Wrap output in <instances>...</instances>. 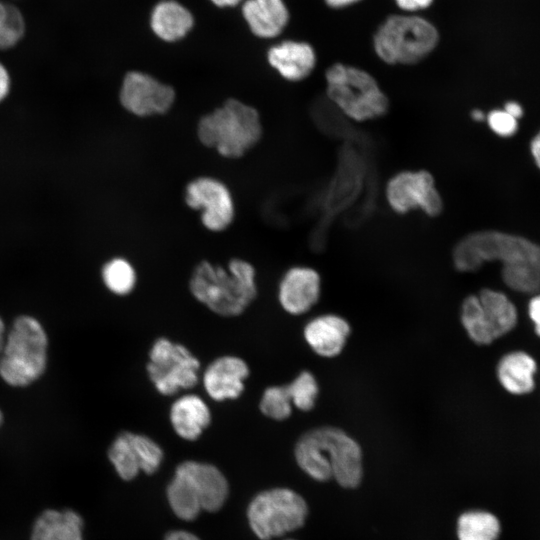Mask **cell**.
<instances>
[{"label": "cell", "mask_w": 540, "mask_h": 540, "mask_svg": "<svg viewBox=\"0 0 540 540\" xmlns=\"http://www.w3.org/2000/svg\"><path fill=\"white\" fill-rule=\"evenodd\" d=\"M499 261L502 279L512 290L536 293L540 290V246L517 235L496 231H475L461 238L452 250V262L459 272H474L484 263Z\"/></svg>", "instance_id": "cell-1"}, {"label": "cell", "mask_w": 540, "mask_h": 540, "mask_svg": "<svg viewBox=\"0 0 540 540\" xmlns=\"http://www.w3.org/2000/svg\"><path fill=\"white\" fill-rule=\"evenodd\" d=\"M188 289L191 296L213 314L238 317L257 298L256 268L240 257L229 259L225 266L203 259L193 267Z\"/></svg>", "instance_id": "cell-2"}, {"label": "cell", "mask_w": 540, "mask_h": 540, "mask_svg": "<svg viewBox=\"0 0 540 540\" xmlns=\"http://www.w3.org/2000/svg\"><path fill=\"white\" fill-rule=\"evenodd\" d=\"M294 456L298 466L316 481L333 478L347 489L361 483V447L338 427L320 426L307 430L296 441Z\"/></svg>", "instance_id": "cell-3"}, {"label": "cell", "mask_w": 540, "mask_h": 540, "mask_svg": "<svg viewBox=\"0 0 540 540\" xmlns=\"http://www.w3.org/2000/svg\"><path fill=\"white\" fill-rule=\"evenodd\" d=\"M196 135L220 156L239 159L260 142L263 125L256 107L231 97L199 118Z\"/></svg>", "instance_id": "cell-4"}, {"label": "cell", "mask_w": 540, "mask_h": 540, "mask_svg": "<svg viewBox=\"0 0 540 540\" xmlns=\"http://www.w3.org/2000/svg\"><path fill=\"white\" fill-rule=\"evenodd\" d=\"M324 77L328 100L348 119L363 123L388 113L389 98L368 71L334 63L326 69Z\"/></svg>", "instance_id": "cell-5"}, {"label": "cell", "mask_w": 540, "mask_h": 540, "mask_svg": "<svg viewBox=\"0 0 540 540\" xmlns=\"http://www.w3.org/2000/svg\"><path fill=\"white\" fill-rule=\"evenodd\" d=\"M48 340L42 325L31 316L15 319L0 357V376L11 386L38 379L47 364Z\"/></svg>", "instance_id": "cell-6"}, {"label": "cell", "mask_w": 540, "mask_h": 540, "mask_svg": "<svg viewBox=\"0 0 540 540\" xmlns=\"http://www.w3.org/2000/svg\"><path fill=\"white\" fill-rule=\"evenodd\" d=\"M439 42L437 29L414 15H392L376 31V55L389 65H414L427 58Z\"/></svg>", "instance_id": "cell-7"}, {"label": "cell", "mask_w": 540, "mask_h": 540, "mask_svg": "<svg viewBox=\"0 0 540 540\" xmlns=\"http://www.w3.org/2000/svg\"><path fill=\"white\" fill-rule=\"evenodd\" d=\"M145 371L154 390L171 397L200 383L201 361L185 344L159 336L149 347Z\"/></svg>", "instance_id": "cell-8"}, {"label": "cell", "mask_w": 540, "mask_h": 540, "mask_svg": "<svg viewBox=\"0 0 540 540\" xmlns=\"http://www.w3.org/2000/svg\"><path fill=\"white\" fill-rule=\"evenodd\" d=\"M308 515L305 499L288 488L264 490L250 501L247 519L261 540L282 536L302 527Z\"/></svg>", "instance_id": "cell-9"}, {"label": "cell", "mask_w": 540, "mask_h": 540, "mask_svg": "<svg viewBox=\"0 0 540 540\" xmlns=\"http://www.w3.org/2000/svg\"><path fill=\"white\" fill-rule=\"evenodd\" d=\"M460 319L474 343L488 345L515 327L517 310L505 294L485 288L463 300Z\"/></svg>", "instance_id": "cell-10"}, {"label": "cell", "mask_w": 540, "mask_h": 540, "mask_svg": "<svg viewBox=\"0 0 540 540\" xmlns=\"http://www.w3.org/2000/svg\"><path fill=\"white\" fill-rule=\"evenodd\" d=\"M385 200L398 215L419 210L427 217L440 216L443 198L433 175L425 170H403L391 176L385 185Z\"/></svg>", "instance_id": "cell-11"}, {"label": "cell", "mask_w": 540, "mask_h": 540, "mask_svg": "<svg viewBox=\"0 0 540 540\" xmlns=\"http://www.w3.org/2000/svg\"><path fill=\"white\" fill-rule=\"evenodd\" d=\"M184 202L200 211L202 226L212 232L226 231L235 219V201L229 186L221 179L201 175L191 179L184 188Z\"/></svg>", "instance_id": "cell-12"}, {"label": "cell", "mask_w": 540, "mask_h": 540, "mask_svg": "<svg viewBox=\"0 0 540 540\" xmlns=\"http://www.w3.org/2000/svg\"><path fill=\"white\" fill-rule=\"evenodd\" d=\"M176 101L175 89L142 71L125 74L119 90L124 110L136 117H152L168 113Z\"/></svg>", "instance_id": "cell-13"}, {"label": "cell", "mask_w": 540, "mask_h": 540, "mask_svg": "<svg viewBox=\"0 0 540 540\" xmlns=\"http://www.w3.org/2000/svg\"><path fill=\"white\" fill-rule=\"evenodd\" d=\"M250 374V366L244 358L223 354L211 360L201 371L200 383L212 401H235L242 397Z\"/></svg>", "instance_id": "cell-14"}, {"label": "cell", "mask_w": 540, "mask_h": 540, "mask_svg": "<svg viewBox=\"0 0 540 540\" xmlns=\"http://www.w3.org/2000/svg\"><path fill=\"white\" fill-rule=\"evenodd\" d=\"M320 294V274L304 265L289 267L277 286L278 303L284 312L292 316H300L311 310Z\"/></svg>", "instance_id": "cell-15"}, {"label": "cell", "mask_w": 540, "mask_h": 540, "mask_svg": "<svg viewBox=\"0 0 540 540\" xmlns=\"http://www.w3.org/2000/svg\"><path fill=\"white\" fill-rule=\"evenodd\" d=\"M175 470L190 481L202 510L216 512L223 507L228 498L229 485L218 467L207 462L186 460L178 464Z\"/></svg>", "instance_id": "cell-16"}, {"label": "cell", "mask_w": 540, "mask_h": 540, "mask_svg": "<svg viewBox=\"0 0 540 540\" xmlns=\"http://www.w3.org/2000/svg\"><path fill=\"white\" fill-rule=\"evenodd\" d=\"M168 420L174 433L185 441H196L210 427L212 411L199 394L186 392L169 406Z\"/></svg>", "instance_id": "cell-17"}, {"label": "cell", "mask_w": 540, "mask_h": 540, "mask_svg": "<svg viewBox=\"0 0 540 540\" xmlns=\"http://www.w3.org/2000/svg\"><path fill=\"white\" fill-rule=\"evenodd\" d=\"M351 333L349 322L332 313L311 318L303 328V338L310 349L320 357H337L344 349Z\"/></svg>", "instance_id": "cell-18"}, {"label": "cell", "mask_w": 540, "mask_h": 540, "mask_svg": "<svg viewBox=\"0 0 540 540\" xmlns=\"http://www.w3.org/2000/svg\"><path fill=\"white\" fill-rule=\"evenodd\" d=\"M267 61L286 81L300 82L311 75L317 58L310 44L286 40L268 50Z\"/></svg>", "instance_id": "cell-19"}, {"label": "cell", "mask_w": 540, "mask_h": 540, "mask_svg": "<svg viewBox=\"0 0 540 540\" xmlns=\"http://www.w3.org/2000/svg\"><path fill=\"white\" fill-rule=\"evenodd\" d=\"M83 527L72 509H46L35 519L29 540H83Z\"/></svg>", "instance_id": "cell-20"}, {"label": "cell", "mask_w": 540, "mask_h": 540, "mask_svg": "<svg viewBox=\"0 0 540 540\" xmlns=\"http://www.w3.org/2000/svg\"><path fill=\"white\" fill-rule=\"evenodd\" d=\"M243 16L252 33L261 38L279 35L289 20V12L282 0H247Z\"/></svg>", "instance_id": "cell-21"}, {"label": "cell", "mask_w": 540, "mask_h": 540, "mask_svg": "<svg viewBox=\"0 0 540 540\" xmlns=\"http://www.w3.org/2000/svg\"><path fill=\"white\" fill-rule=\"evenodd\" d=\"M536 361L523 351L505 354L497 364V377L508 392L515 395L530 393L535 386Z\"/></svg>", "instance_id": "cell-22"}, {"label": "cell", "mask_w": 540, "mask_h": 540, "mask_svg": "<svg viewBox=\"0 0 540 540\" xmlns=\"http://www.w3.org/2000/svg\"><path fill=\"white\" fill-rule=\"evenodd\" d=\"M193 23L190 11L172 0L159 2L151 15L153 32L166 42H175L185 37Z\"/></svg>", "instance_id": "cell-23"}, {"label": "cell", "mask_w": 540, "mask_h": 540, "mask_svg": "<svg viewBox=\"0 0 540 540\" xmlns=\"http://www.w3.org/2000/svg\"><path fill=\"white\" fill-rule=\"evenodd\" d=\"M166 496L171 510L182 520H194L202 511L198 495L192 484L177 470L167 485Z\"/></svg>", "instance_id": "cell-24"}, {"label": "cell", "mask_w": 540, "mask_h": 540, "mask_svg": "<svg viewBox=\"0 0 540 540\" xmlns=\"http://www.w3.org/2000/svg\"><path fill=\"white\" fill-rule=\"evenodd\" d=\"M104 286L112 294L125 297L133 293L138 283V274L133 263L122 256L109 259L101 268Z\"/></svg>", "instance_id": "cell-25"}, {"label": "cell", "mask_w": 540, "mask_h": 540, "mask_svg": "<svg viewBox=\"0 0 540 540\" xmlns=\"http://www.w3.org/2000/svg\"><path fill=\"white\" fill-rule=\"evenodd\" d=\"M499 533L497 517L487 511L464 512L457 520L459 540H497Z\"/></svg>", "instance_id": "cell-26"}, {"label": "cell", "mask_w": 540, "mask_h": 540, "mask_svg": "<svg viewBox=\"0 0 540 540\" xmlns=\"http://www.w3.org/2000/svg\"><path fill=\"white\" fill-rule=\"evenodd\" d=\"M107 455L116 473L123 480H133L141 472L128 430L116 435L108 448Z\"/></svg>", "instance_id": "cell-27"}, {"label": "cell", "mask_w": 540, "mask_h": 540, "mask_svg": "<svg viewBox=\"0 0 540 540\" xmlns=\"http://www.w3.org/2000/svg\"><path fill=\"white\" fill-rule=\"evenodd\" d=\"M285 386L293 407L302 412H309L315 407L319 396V384L312 372L300 371Z\"/></svg>", "instance_id": "cell-28"}, {"label": "cell", "mask_w": 540, "mask_h": 540, "mask_svg": "<svg viewBox=\"0 0 540 540\" xmlns=\"http://www.w3.org/2000/svg\"><path fill=\"white\" fill-rule=\"evenodd\" d=\"M258 409L270 420H287L292 415L293 405L285 384L265 387L259 399Z\"/></svg>", "instance_id": "cell-29"}, {"label": "cell", "mask_w": 540, "mask_h": 540, "mask_svg": "<svg viewBox=\"0 0 540 540\" xmlns=\"http://www.w3.org/2000/svg\"><path fill=\"white\" fill-rule=\"evenodd\" d=\"M128 434L141 471L148 475L157 472L164 459V451L160 444L144 433L128 431Z\"/></svg>", "instance_id": "cell-30"}, {"label": "cell", "mask_w": 540, "mask_h": 540, "mask_svg": "<svg viewBox=\"0 0 540 540\" xmlns=\"http://www.w3.org/2000/svg\"><path fill=\"white\" fill-rule=\"evenodd\" d=\"M25 33V21L14 5L0 1V49L15 46Z\"/></svg>", "instance_id": "cell-31"}, {"label": "cell", "mask_w": 540, "mask_h": 540, "mask_svg": "<svg viewBox=\"0 0 540 540\" xmlns=\"http://www.w3.org/2000/svg\"><path fill=\"white\" fill-rule=\"evenodd\" d=\"M485 120L490 130L500 137H511L518 130V120L504 109L491 110Z\"/></svg>", "instance_id": "cell-32"}, {"label": "cell", "mask_w": 540, "mask_h": 540, "mask_svg": "<svg viewBox=\"0 0 540 540\" xmlns=\"http://www.w3.org/2000/svg\"><path fill=\"white\" fill-rule=\"evenodd\" d=\"M528 312L535 326V332L540 336V294L535 295L529 302Z\"/></svg>", "instance_id": "cell-33"}, {"label": "cell", "mask_w": 540, "mask_h": 540, "mask_svg": "<svg viewBox=\"0 0 540 540\" xmlns=\"http://www.w3.org/2000/svg\"><path fill=\"white\" fill-rule=\"evenodd\" d=\"M397 6L405 11H418L429 7L433 0H395Z\"/></svg>", "instance_id": "cell-34"}, {"label": "cell", "mask_w": 540, "mask_h": 540, "mask_svg": "<svg viewBox=\"0 0 540 540\" xmlns=\"http://www.w3.org/2000/svg\"><path fill=\"white\" fill-rule=\"evenodd\" d=\"M10 88V77L6 68L0 63V101L8 94Z\"/></svg>", "instance_id": "cell-35"}, {"label": "cell", "mask_w": 540, "mask_h": 540, "mask_svg": "<svg viewBox=\"0 0 540 540\" xmlns=\"http://www.w3.org/2000/svg\"><path fill=\"white\" fill-rule=\"evenodd\" d=\"M164 540H201V539L189 531L174 530L167 533Z\"/></svg>", "instance_id": "cell-36"}, {"label": "cell", "mask_w": 540, "mask_h": 540, "mask_svg": "<svg viewBox=\"0 0 540 540\" xmlns=\"http://www.w3.org/2000/svg\"><path fill=\"white\" fill-rule=\"evenodd\" d=\"M531 155L540 169V131L532 138L530 142Z\"/></svg>", "instance_id": "cell-37"}, {"label": "cell", "mask_w": 540, "mask_h": 540, "mask_svg": "<svg viewBox=\"0 0 540 540\" xmlns=\"http://www.w3.org/2000/svg\"><path fill=\"white\" fill-rule=\"evenodd\" d=\"M508 114L516 118L517 120L523 115L522 106L516 101H508L503 108Z\"/></svg>", "instance_id": "cell-38"}, {"label": "cell", "mask_w": 540, "mask_h": 540, "mask_svg": "<svg viewBox=\"0 0 540 540\" xmlns=\"http://www.w3.org/2000/svg\"><path fill=\"white\" fill-rule=\"evenodd\" d=\"M358 1L360 0H325L326 4L332 8H343Z\"/></svg>", "instance_id": "cell-39"}, {"label": "cell", "mask_w": 540, "mask_h": 540, "mask_svg": "<svg viewBox=\"0 0 540 540\" xmlns=\"http://www.w3.org/2000/svg\"><path fill=\"white\" fill-rule=\"evenodd\" d=\"M216 6L227 7L236 6L241 0H211Z\"/></svg>", "instance_id": "cell-40"}, {"label": "cell", "mask_w": 540, "mask_h": 540, "mask_svg": "<svg viewBox=\"0 0 540 540\" xmlns=\"http://www.w3.org/2000/svg\"><path fill=\"white\" fill-rule=\"evenodd\" d=\"M471 118L475 121H484L486 119V115L483 113V111L479 109H474L471 112Z\"/></svg>", "instance_id": "cell-41"}, {"label": "cell", "mask_w": 540, "mask_h": 540, "mask_svg": "<svg viewBox=\"0 0 540 540\" xmlns=\"http://www.w3.org/2000/svg\"><path fill=\"white\" fill-rule=\"evenodd\" d=\"M4 331H5L4 323L0 317V353L4 345Z\"/></svg>", "instance_id": "cell-42"}, {"label": "cell", "mask_w": 540, "mask_h": 540, "mask_svg": "<svg viewBox=\"0 0 540 540\" xmlns=\"http://www.w3.org/2000/svg\"><path fill=\"white\" fill-rule=\"evenodd\" d=\"M2 422H3V415H2V412L0 410V425L2 424Z\"/></svg>", "instance_id": "cell-43"}]
</instances>
